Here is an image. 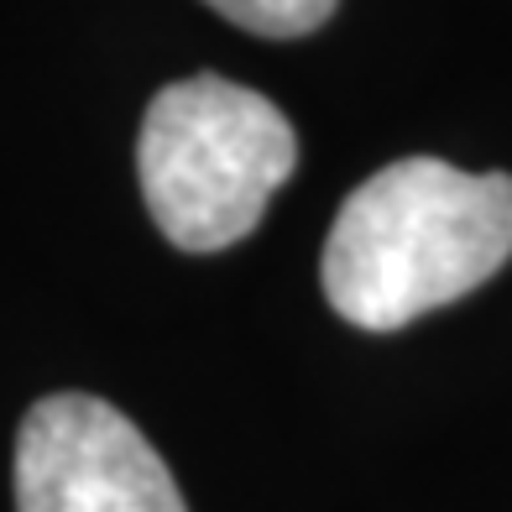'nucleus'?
I'll list each match as a JSON object with an SVG mask.
<instances>
[{
    "mask_svg": "<svg viewBox=\"0 0 512 512\" xmlns=\"http://www.w3.org/2000/svg\"><path fill=\"white\" fill-rule=\"evenodd\" d=\"M512 256V178L398 157L340 204L319 256L330 309L361 330H403L476 293Z\"/></svg>",
    "mask_w": 512,
    "mask_h": 512,
    "instance_id": "obj_1",
    "label": "nucleus"
},
{
    "mask_svg": "<svg viewBox=\"0 0 512 512\" xmlns=\"http://www.w3.org/2000/svg\"><path fill=\"white\" fill-rule=\"evenodd\" d=\"M298 136L267 95L220 74L157 89L136 136V178L157 230L178 251H225L262 225L293 178Z\"/></svg>",
    "mask_w": 512,
    "mask_h": 512,
    "instance_id": "obj_2",
    "label": "nucleus"
},
{
    "mask_svg": "<svg viewBox=\"0 0 512 512\" xmlns=\"http://www.w3.org/2000/svg\"><path fill=\"white\" fill-rule=\"evenodd\" d=\"M16 512H189L152 439L89 392H53L16 429Z\"/></svg>",
    "mask_w": 512,
    "mask_h": 512,
    "instance_id": "obj_3",
    "label": "nucleus"
},
{
    "mask_svg": "<svg viewBox=\"0 0 512 512\" xmlns=\"http://www.w3.org/2000/svg\"><path fill=\"white\" fill-rule=\"evenodd\" d=\"M204 6L256 37H309L335 16L340 0H204Z\"/></svg>",
    "mask_w": 512,
    "mask_h": 512,
    "instance_id": "obj_4",
    "label": "nucleus"
}]
</instances>
